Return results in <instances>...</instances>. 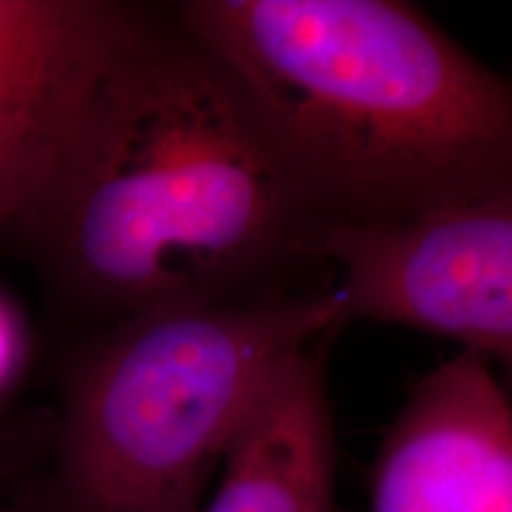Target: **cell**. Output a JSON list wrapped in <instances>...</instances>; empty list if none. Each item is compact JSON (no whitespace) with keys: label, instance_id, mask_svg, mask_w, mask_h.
<instances>
[{"label":"cell","instance_id":"obj_1","mask_svg":"<svg viewBox=\"0 0 512 512\" xmlns=\"http://www.w3.org/2000/svg\"><path fill=\"white\" fill-rule=\"evenodd\" d=\"M323 221L245 95L174 12L145 8L10 235L98 330L171 306L316 287Z\"/></svg>","mask_w":512,"mask_h":512},{"label":"cell","instance_id":"obj_2","mask_svg":"<svg viewBox=\"0 0 512 512\" xmlns=\"http://www.w3.org/2000/svg\"><path fill=\"white\" fill-rule=\"evenodd\" d=\"M323 221L384 223L512 185V76L399 0H185Z\"/></svg>","mask_w":512,"mask_h":512},{"label":"cell","instance_id":"obj_3","mask_svg":"<svg viewBox=\"0 0 512 512\" xmlns=\"http://www.w3.org/2000/svg\"><path fill=\"white\" fill-rule=\"evenodd\" d=\"M339 330L332 287L91 330L62 373L48 465L15 512H200L280 370Z\"/></svg>","mask_w":512,"mask_h":512},{"label":"cell","instance_id":"obj_4","mask_svg":"<svg viewBox=\"0 0 512 512\" xmlns=\"http://www.w3.org/2000/svg\"><path fill=\"white\" fill-rule=\"evenodd\" d=\"M337 273L339 323L453 339L498 366L512 403V185L384 223H332L313 245Z\"/></svg>","mask_w":512,"mask_h":512},{"label":"cell","instance_id":"obj_5","mask_svg":"<svg viewBox=\"0 0 512 512\" xmlns=\"http://www.w3.org/2000/svg\"><path fill=\"white\" fill-rule=\"evenodd\" d=\"M145 5L0 0V238L34 207Z\"/></svg>","mask_w":512,"mask_h":512},{"label":"cell","instance_id":"obj_6","mask_svg":"<svg viewBox=\"0 0 512 512\" xmlns=\"http://www.w3.org/2000/svg\"><path fill=\"white\" fill-rule=\"evenodd\" d=\"M370 512H512V403L460 351L408 392L370 472Z\"/></svg>","mask_w":512,"mask_h":512},{"label":"cell","instance_id":"obj_7","mask_svg":"<svg viewBox=\"0 0 512 512\" xmlns=\"http://www.w3.org/2000/svg\"><path fill=\"white\" fill-rule=\"evenodd\" d=\"M320 339L256 403L200 512H337V444Z\"/></svg>","mask_w":512,"mask_h":512},{"label":"cell","instance_id":"obj_8","mask_svg":"<svg viewBox=\"0 0 512 512\" xmlns=\"http://www.w3.org/2000/svg\"><path fill=\"white\" fill-rule=\"evenodd\" d=\"M29 354V335L22 313L0 292V401L15 387Z\"/></svg>","mask_w":512,"mask_h":512},{"label":"cell","instance_id":"obj_9","mask_svg":"<svg viewBox=\"0 0 512 512\" xmlns=\"http://www.w3.org/2000/svg\"><path fill=\"white\" fill-rule=\"evenodd\" d=\"M0 448H3V441H0ZM10 482V467L5 463V458H0V512H12V503L5 501L8 498V486Z\"/></svg>","mask_w":512,"mask_h":512}]
</instances>
